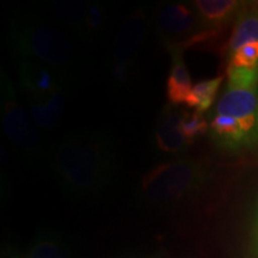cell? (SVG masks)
<instances>
[{"instance_id": "9", "label": "cell", "mask_w": 258, "mask_h": 258, "mask_svg": "<svg viewBox=\"0 0 258 258\" xmlns=\"http://www.w3.org/2000/svg\"><path fill=\"white\" fill-rule=\"evenodd\" d=\"M184 111L177 105H167L161 111L156 129V143L160 151L170 154H184L189 144L180 132V122Z\"/></svg>"}, {"instance_id": "15", "label": "cell", "mask_w": 258, "mask_h": 258, "mask_svg": "<svg viewBox=\"0 0 258 258\" xmlns=\"http://www.w3.org/2000/svg\"><path fill=\"white\" fill-rule=\"evenodd\" d=\"M64 111V98L62 91L56 92L46 102L30 103V114L41 129L55 128Z\"/></svg>"}, {"instance_id": "14", "label": "cell", "mask_w": 258, "mask_h": 258, "mask_svg": "<svg viewBox=\"0 0 258 258\" xmlns=\"http://www.w3.org/2000/svg\"><path fill=\"white\" fill-rule=\"evenodd\" d=\"M88 4L79 0H62L53 5L54 16L74 34L85 36V18Z\"/></svg>"}, {"instance_id": "13", "label": "cell", "mask_w": 258, "mask_h": 258, "mask_svg": "<svg viewBox=\"0 0 258 258\" xmlns=\"http://www.w3.org/2000/svg\"><path fill=\"white\" fill-rule=\"evenodd\" d=\"M209 129L215 143L226 150L239 151L249 148L241 125L232 116L215 114L209 124Z\"/></svg>"}, {"instance_id": "8", "label": "cell", "mask_w": 258, "mask_h": 258, "mask_svg": "<svg viewBox=\"0 0 258 258\" xmlns=\"http://www.w3.org/2000/svg\"><path fill=\"white\" fill-rule=\"evenodd\" d=\"M18 77L29 103L46 102L61 91L59 76L49 67L36 61L25 57L19 61Z\"/></svg>"}, {"instance_id": "16", "label": "cell", "mask_w": 258, "mask_h": 258, "mask_svg": "<svg viewBox=\"0 0 258 258\" xmlns=\"http://www.w3.org/2000/svg\"><path fill=\"white\" fill-rule=\"evenodd\" d=\"M224 77H217V78L202 80L192 86L191 91L186 97V104L189 108L195 109V111L203 114L207 111L215 101V97L220 89Z\"/></svg>"}, {"instance_id": "6", "label": "cell", "mask_w": 258, "mask_h": 258, "mask_svg": "<svg viewBox=\"0 0 258 258\" xmlns=\"http://www.w3.org/2000/svg\"><path fill=\"white\" fill-rule=\"evenodd\" d=\"M154 27L167 49L180 48L184 50L192 38L206 30L192 6L182 3L159 8L154 17Z\"/></svg>"}, {"instance_id": "4", "label": "cell", "mask_w": 258, "mask_h": 258, "mask_svg": "<svg viewBox=\"0 0 258 258\" xmlns=\"http://www.w3.org/2000/svg\"><path fill=\"white\" fill-rule=\"evenodd\" d=\"M2 120L9 141L24 157L36 159L43 154L41 128L16 99L9 82H2Z\"/></svg>"}, {"instance_id": "11", "label": "cell", "mask_w": 258, "mask_h": 258, "mask_svg": "<svg viewBox=\"0 0 258 258\" xmlns=\"http://www.w3.org/2000/svg\"><path fill=\"white\" fill-rule=\"evenodd\" d=\"M252 42H258V3L245 2L226 43V54L230 56L240 47Z\"/></svg>"}, {"instance_id": "12", "label": "cell", "mask_w": 258, "mask_h": 258, "mask_svg": "<svg viewBox=\"0 0 258 258\" xmlns=\"http://www.w3.org/2000/svg\"><path fill=\"white\" fill-rule=\"evenodd\" d=\"M171 67L166 83L167 99L172 105L185 103L186 97L191 91L192 83L183 56V49L171 48Z\"/></svg>"}, {"instance_id": "10", "label": "cell", "mask_w": 258, "mask_h": 258, "mask_svg": "<svg viewBox=\"0 0 258 258\" xmlns=\"http://www.w3.org/2000/svg\"><path fill=\"white\" fill-rule=\"evenodd\" d=\"M191 6L201 19L203 28L206 30L222 31L231 24L234 23L235 18L240 10L243 9L244 2L237 0H196Z\"/></svg>"}, {"instance_id": "3", "label": "cell", "mask_w": 258, "mask_h": 258, "mask_svg": "<svg viewBox=\"0 0 258 258\" xmlns=\"http://www.w3.org/2000/svg\"><path fill=\"white\" fill-rule=\"evenodd\" d=\"M206 178V169L199 161L182 157L151 170L145 175L140 188L147 201L166 205L198 191L205 184Z\"/></svg>"}, {"instance_id": "5", "label": "cell", "mask_w": 258, "mask_h": 258, "mask_svg": "<svg viewBox=\"0 0 258 258\" xmlns=\"http://www.w3.org/2000/svg\"><path fill=\"white\" fill-rule=\"evenodd\" d=\"M147 31V18L143 11L128 16L122 23L112 48L110 73L117 84L127 83L144 44Z\"/></svg>"}, {"instance_id": "20", "label": "cell", "mask_w": 258, "mask_h": 258, "mask_svg": "<svg viewBox=\"0 0 258 258\" xmlns=\"http://www.w3.org/2000/svg\"><path fill=\"white\" fill-rule=\"evenodd\" d=\"M30 258H66V254L56 243L44 240L32 247Z\"/></svg>"}, {"instance_id": "7", "label": "cell", "mask_w": 258, "mask_h": 258, "mask_svg": "<svg viewBox=\"0 0 258 258\" xmlns=\"http://www.w3.org/2000/svg\"><path fill=\"white\" fill-rule=\"evenodd\" d=\"M215 114L234 117L241 125L249 148L258 147V89H226L218 101Z\"/></svg>"}, {"instance_id": "17", "label": "cell", "mask_w": 258, "mask_h": 258, "mask_svg": "<svg viewBox=\"0 0 258 258\" xmlns=\"http://www.w3.org/2000/svg\"><path fill=\"white\" fill-rule=\"evenodd\" d=\"M208 123L203 114L198 111H184L180 122V132L189 145L196 139L201 138L207 133Z\"/></svg>"}, {"instance_id": "1", "label": "cell", "mask_w": 258, "mask_h": 258, "mask_svg": "<svg viewBox=\"0 0 258 258\" xmlns=\"http://www.w3.org/2000/svg\"><path fill=\"white\" fill-rule=\"evenodd\" d=\"M114 151L99 133L73 134L53 151V171L61 188L73 195H89L105 188L111 176Z\"/></svg>"}, {"instance_id": "2", "label": "cell", "mask_w": 258, "mask_h": 258, "mask_svg": "<svg viewBox=\"0 0 258 258\" xmlns=\"http://www.w3.org/2000/svg\"><path fill=\"white\" fill-rule=\"evenodd\" d=\"M12 37L15 47L25 59L49 67L57 76L72 64V43L53 24L41 19H29L15 25Z\"/></svg>"}, {"instance_id": "18", "label": "cell", "mask_w": 258, "mask_h": 258, "mask_svg": "<svg viewBox=\"0 0 258 258\" xmlns=\"http://www.w3.org/2000/svg\"><path fill=\"white\" fill-rule=\"evenodd\" d=\"M227 69L258 71V42L247 43L228 56Z\"/></svg>"}, {"instance_id": "19", "label": "cell", "mask_w": 258, "mask_h": 258, "mask_svg": "<svg viewBox=\"0 0 258 258\" xmlns=\"http://www.w3.org/2000/svg\"><path fill=\"white\" fill-rule=\"evenodd\" d=\"M106 23L105 10L98 3H89L85 18V36L91 38L101 35Z\"/></svg>"}, {"instance_id": "21", "label": "cell", "mask_w": 258, "mask_h": 258, "mask_svg": "<svg viewBox=\"0 0 258 258\" xmlns=\"http://www.w3.org/2000/svg\"><path fill=\"white\" fill-rule=\"evenodd\" d=\"M257 3H258V2H257Z\"/></svg>"}]
</instances>
